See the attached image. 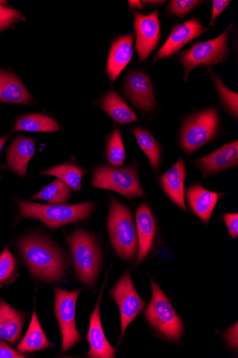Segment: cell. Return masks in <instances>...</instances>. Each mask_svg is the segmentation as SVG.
I'll use <instances>...</instances> for the list:
<instances>
[{
    "label": "cell",
    "mask_w": 238,
    "mask_h": 358,
    "mask_svg": "<svg viewBox=\"0 0 238 358\" xmlns=\"http://www.w3.org/2000/svg\"><path fill=\"white\" fill-rule=\"evenodd\" d=\"M133 34L119 36L113 43L107 60V74L112 81L116 80L133 57Z\"/></svg>",
    "instance_id": "cell-18"
},
{
    "label": "cell",
    "mask_w": 238,
    "mask_h": 358,
    "mask_svg": "<svg viewBox=\"0 0 238 358\" xmlns=\"http://www.w3.org/2000/svg\"><path fill=\"white\" fill-rule=\"evenodd\" d=\"M101 106L119 124H129L138 120L137 115L115 92H107L101 100Z\"/></svg>",
    "instance_id": "cell-23"
},
{
    "label": "cell",
    "mask_w": 238,
    "mask_h": 358,
    "mask_svg": "<svg viewBox=\"0 0 238 358\" xmlns=\"http://www.w3.org/2000/svg\"><path fill=\"white\" fill-rule=\"evenodd\" d=\"M92 185L96 188L114 191L128 199L140 198L144 194L138 173L132 167L101 166L94 173Z\"/></svg>",
    "instance_id": "cell-8"
},
{
    "label": "cell",
    "mask_w": 238,
    "mask_h": 358,
    "mask_svg": "<svg viewBox=\"0 0 238 358\" xmlns=\"http://www.w3.org/2000/svg\"><path fill=\"white\" fill-rule=\"evenodd\" d=\"M52 346L47 339L38 320L37 313H33L29 329L17 345L20 352H32L50 348Z\"/></svg>",
    "instance_id": "cell-24"
},
{
    "label": "cell",
    "mask_w": 238,
    "mask_h": 358,
    "mask_svg": "<svg viewBox=\"0 0 238 358\" xmlns=\"http://www.w3.org/2000/svg\"><path fill=\"white\" fill-rule=\"evenodd\" d=\"M35 154V142L27 137H19L13 141L8 150V166L13 173L24 177L29 162Z\"/></svg>",
    "instance_id": "cell-21"
},
{
    "label": "cell",
    "mask_w": 238,
    "mask_h": 358,
    "mask_svg": "<svg viewBox=\"0 0 238 358\" xmlns=\"http://www.w3.org/2000/svg\"><path fill=\"white\" fill-rule=\"evenodd\" d=\"M218 129L219 118L216 109L198 112L184 122L180 145L186 153L191 155L215 139Z\"/></svg>",
    "instance_id": "cell-6"
},
{
    "label": "cell",
    "mask_w": 238,
    "mask_h": 358,
    "mask_svg": "<svg viewBox=\"0 0 238 358\" xmlns=\"http://www.w3.org/2000/svg\"><path fill=\"white\" fill-rule=\"evenodd\" d=\"M128 3H129L131 8L143 9L140 1H129Z\"/></svg>",
    "instance_id": "cell-37"
},
{
    "label": "cell",
    "mask_w": 238,
    "mask_h": 358,
    "mask_svg": "<svg viewBox=\"0 0 238 358\" xmlns=\"http://www.w3.org/2000/svg\"><path fill=\"white\" fill-rule=\"evenodd\" d=\"M27 315L0 299V340L15 345L21 337Z\"/></svg>",
    "instance_id": "cell-19"
},
{
    "label": "cell",
    "mask_w": 238,
    "mask_h": 358,
    "mask_svg": "<svg viewBox=\"0 0 238 358\" xmlns=\"http://www.w3.org/2000/svg\"><path fill=\"white\" fill-rule=\"evenodd\" d=\"M31 101V95L17 76L0 71V102L27 105Z\"/></svg>",
    "instance_id": "cell-22"
},
{
    "label": "cell",
    "mask_w": 238,
    "mask_h": 358,
    "mask_svg": "<svg viewBox=\"0 0 238 358\" xmlns=\"http://www.w3.org/2000/svg\"><path fill=\"white\" fill-rule=\"evenodd\" d=\"M230 1L228 0H214L213 11L210 25L213 26L216 20L225 10Z\"/></svg>",
    "instance_id": "cell-36"
},
{
    "label": "cell",
    "mask_w": 238,
    "mask_h": 358,
    "mask_svg": "<svg viewBox=\"0 0 238 358\" xmlns=\"http://www.w3.org/2000/svg\"><path fill=\"white\" fill-rule=\"evenodd\" d=\"M22 18V13L16 10L0 6V31H2Z\"/></svg>",
    "instance_id": "cell-33"
},
{
    "label": "cell",
    "mask_w": 238,
    "mask_h": 358,
    "mask_svg": "<svg viewBox=\"0 0 238 358\" xmlns=\"http://www.w3.org/2000/svg\"><path fill=\"white\" fill-rule=\"evenodd\" d=\"M18 275L17 260L6 248L0 255V287L13 283Z\"/></svg>",
    "instance_id": "cell-29"
},
{
    "label": "cell",
    "mask_w": 238,
    "mask_h": 358,
    "mask_svg": "<svg viewBox=\"0 0 238 358\" xmlns=\"http://www.w3.org/2000/svg\"><path fill=\"white\" fill-rule=\"evenodd\" d=\"M208 30L209 28L204 27L199 19L195 17L174 26L167 41L157 52L154 62L174 55L185 45Z\"/></svg>",
    "instance_id": "cell-13"
},
{
    "label": "cell",
    "mask_w": 238,
    "mask_h": 358,
    "mask_svg": "<svg viewBox=\"0 0 238 358\" xmlns=\"http://www.w3.org/2000/svg\"><path fill=\"white\" fill-rule=\"evenodd\" d=\"M145 4L148 5H156V4H162L165 3V1H144L143 2Z\"/></svg>",
    "instance_id": "cell-39"
},
{
    "label": "cell",
    "mask_w": 238,
    "mask_h": 358,
    "mask_svg": "<svg viewBox=\"0 0 238 358\" xmlns=\"http://www.w3.org/2000/svg\"><path fill=\"white\" fill-rule=\"evenodd\" d=\"M232 24L215 39L195 43L179 56L184 71L185 81L191 71L200 66H213L227 59L229 55L228 38Z\"/></svg>",
    "instance_id": "cell-7"
},
{
    "label": "cell",
    "mask_w": 238,
    "mask_h": 358,
    "mask_svg": "<svg viewBox=\"0 0 238 358\" xmlns=\"http://www.w3.org/2000/svg\"><path fill=\"white\" fill-rule=\"evenodd\" d=\"M107 225L115 251L121 258L132 259L139 245L132 213L124 205L113 198H111Z\"/></svg>",
    "instance_id": "cell-4"
},
{
    "label": "cell",
    "mask_w": 238,
    "mask_h": 358,
    "mask_svg": "<svg viewBox=\"0 0 238 358\" xmlns=\"http://www.w3.org/2000/svg\"><path fill=\"white\" fill-rule=\"evenodd\" d=\"M24 262L33 276L47 282L61 281L67 268L62 252L40 236H28L17 243Z\"/></svg>",
    "instance_id": "cell-1"
},
{
    "label": "cell",
    "mask_w": 238,
    "mask_h": 358,
    "mask_svg": "<svg viewBox=\"0 0 238 358\" xmlns=\"http://www.w3.org/2000/svg\"><path fill=\"white\" fill-rule=\"evenodd\" d=\"M101 292L93 313L89 317V329L87 341L90 350L87 356L91 358H113L116 355V349L107 339L100 317Z\"/></svg>",
    "instance_id": "cell-15"
},
{
    "label": "cell",
    "mask_w": 238,
    "mask_h": 358,
    "mask_svg": "<svg viewBox=\"0 0 238 358\" xmlns=\"http://www.w3.org/2000/svg\"><path fill=\"white\" fill-rule=\"evenodd\" d=\"M195 164L204 177L236 167L238 164V142L224 145L213 153L196 159Z\"/></svg>",
    "instance_id": "cell-14"
},
{
    "label": "cell",
    "mask_w": 238,
    "mask_h": 358,
    "mask_svg": "<svg viewBox=\"0 0 238 358\" xmlns=\"http://www.w3.org/2000/svg\"><path fill=\"white\" fill-rule=\"evenodd\" d=\"M110 295L119 306L123 336L135 317L145 308L146 303L135 289L131 277L126 273L114 285Z\"/></svg>",
    "instance_id": "cell-10"
},
{
    "label": "cell",
    "mask_w": 238,
    "mask_h": 358,
    "mask_svg": "<svg viewBox=\"0 0 238 358\" xmlns=\"http://www.w3.org/2000/svg\"><path fill=\"white\" fill-rule=\"evenodd\" d=\"M140 147L147 156L151 166L158 171L161 165V148L154 137L144 128L131 129Z\"/></svg>",
    "instance_id": "cell-26"
},
{
    "label": "cell",
    "mask_w": 238,
    "mask_h": 358,
    "mask_svg": "<svg viewBox=\"0 0 238 358\" xmlns=\"http://www.w3.org/2000/svg\"><path fill=\"white\" fill-rule=\"evenodd\" d=\"M202 3L204 2L197 1V0H172L168 5L167 10L170 14L182 17Z\"/></svg>",
    "instance_id": "cell-32"
},
{
    "label": "cell",
    "mask_w": 238,
    "mask_h": 358,
    "mask_svg": "<svg viewBox=\"0 0 238 358\" xmlns=\"http://www.w3.org/2000/svg\"><path fill=\"white\" fill-rule=\"evenodd\" d=\"M18 206L20 220L28 217L38 219L53 231L63 225L86 220L93 210L91 202L73 206H47L20 201Z\"/></svg>",
    "instance_id": "cell-2"
},
{
    "label": "cell",
    "mask_w": 238,
    "mask_h": 358,
    "mask_svg": "<svg viewBox=\"0 0 238 358\" xmlns=\"http://www.w3.org/2000/svg\"><path fill=\"white\" fill-rule=\"evenodd\" d=\"M82 289H54V315L62 336V350L66 352L82 341L76 325L77 302Z\"/></svg>",
    "instance_id": "cell-9"
},
{
    "label": "cell",
    "mask_w": 238,
    "mask_h": 358,
    "mask_svg": "<svg viewBox=\"0 0 238 358\" xmlns=\"http://www.w3.org/2000/svg\"><path fill=\"white\" fill-rule=\"evenodd\" d=\"M84 171L72 164H61L42 173V175L55 176L74 190L82 189Z\"/></svg>",
    "instance_id": "cell-28"
},
{
    "label": "cell",
    "mask_w": 238,
    "mask_h": 358,
    "mask_svg": "<svg viewBox=\"0 0 238 358\" xmlns=\"http://www.w3.org/2000/svg\"><path fill=\"white\" fill-rule=\"evenodd\" d=\"M152 299L144 315L151 327L169 341H178L184 324L159 285L151 280Z\"/></svg>",
    "instance_id": "cell-5"
},
{
    "label": "cell",
    "mask_w": 238,
    "mask_h": 358,
    "mask_svg": "<svg viewBox=\"0 0 238 358\" xmlns=\"http://www.w3.org/2000/svg\"><path fill=\"white\" fill-rule=\"evenodd\" d=\"M229 235L232 239L238 236V215L237 213H226L223 216Z\"/></svg>",
    "instance_id": "cell-34"
},
{
    "label": "cell",
    "mask_w": 238,
    "mask_h": 358,
    "mask_svg": "<svg viewBox=\"0 0 238 358\" xmlns=\"http://www.w3.org/2000/svg\"><path fill=\"white\" fill-rule=\"evenodd\" d=\"M70 187L58 179L50 183L31 198L43 200L52 205H64L70 200Z\"/></svg>",
    "instance_id": "cell-27"
},
{
    "label": "cell",
    "mask_w": 238,
    "mask_h": 358,
    "mask_svg": "<svg viewBox=\"0 0 238 358\" xmlns=\"http://www.w3.org/2000/svg\"><path fill=\"white\" fill-rule=\"evenodd\" d=\"M186 193L191 210L202 222H209L222 194L204 189L200 183L188 187Z\"/></svg>",
    "instance_id": "cell-17"
},
{
    "label": "cell",
    "mask_w": 238,
    "mask_h": 358,
    "mask_svg": "<svg viewBox=\"0 0 238 358\" xmlns=\"http://www.w3.org/2000/svg\"><path fill=\"white\" fill-rule=\"evenodd\" d=\"M137 50L141 62H145L159 42L161 25L158 10L149 15L133 13Z\"/></svg>",
    "instance_id": "cell-11"
},
{
    "label": "cell",
    "mask_w": 238,
    "mask_h": 358,
    "mask_svg": "<svg viewBox=\"0 0 238 358\" xmlns=\"http://www.w3.org/2000/svg\"><path fill=\"white\" fill-rule=\"evenodd\" d=\"M186 176L185 162L180 157L177 164L161 178V186L168 198L179 208L186 210L184 182Z\"/></svg>",
    "instance_id": "cell-16"
},
{
    "label": "cell",
    "mask_w": 238,
    "mask_h": 358,
    "mask_svg": "<svg viewBox=\"0 0 238 358\" xmlns=\"http://www.w3.org/2000/svg\"><path fill=\"white\" fill-rule=\"evenodd\" d=\"M27 355L16 351L4 341H0V358H25Z\"/></svg>",
    "instance_id": "cell-35"
},
{
    "label": "cell",
    "mask_w": 238,
    "mask_h": 358,
    "mask_svg": "<svg viewBox=\"0 0 238 358\" xmlns=\"http://www.w3.org/2000/svg\"><path fill=\"white\" fill-rule=\"evenodd\" d=\"M107 157L112 166L120 167L123 166L126 153L121 133L119 129H114L110 138L107 149Z\"/></svg>",
    "instance_id": "cell-31"
},
{
    "label": "cell",
    "mask_w": 238,
    "mask_h": 358,
    "mask_svg": "<svg viewBox=\"0 0 238 358\" xmlns=\"http://www.w3.org/2000/svg\"><path fill=\"white\" fill-rule=\"evenodd\" d=\"M69 246L78 279L84 285H93L98 275L101 255L93 236L83 230H78L66 238Z\"/></svg>",
    "instance_id": "cell-3"
},
{
    "label": "cell",
    "mask_w": 238,
    "mask_h": 358,
    "mask_svg": "<svg viewBox=\"0 0 238 358\" xmlns=\"http://www.w3.org/2000/svg\"><path fill=\"white\" fill-rule=\"evenodd\" d=\"M59 129L60 126L53 118L40 113H35L19 117L13 132L54 133L59 131Z\"/></svg>",
    "instance_id": "cell-25"
},
{
    "label": "cell",
    "mask_w": 238,
    "mask_h": 358,
    "mask_svg": "<svg viewBox=\"0 0 238 358\" xmlns=\"http://www.w3.org/2000/svg\"><path fill=\"white\" fill-rule=\"evenodd\" d=\"M139 255L137 262L147 257L152 248L156 236V224L150 208L146 204L141 205L137 211Z\"/></svg>",
    "instance_id": "cell-20"
},
{
    "label": "cell",
    "mask_w": 238,
    "mask_h": 358,
    "mask_svg": "<svg viewBox=\"0 0 238 358\" xmlns=\"http://www.w3.org/2000/svg\"><path fill=\"white\" fill-rule=\"evenodd\" d=\"M122 92L142 112L150 113L154 110L156 103L154 87L150 78L144 72H131L126 77Z\"/></svg>",
    "instance_id": "cell-12"
},
{
    "label": "cell",
    "mask_w": 238,
    "mask_h": 358,
    "mask_svg": "<svg viewBox=\"0 0 238 358\" xmlns=\"http://www.w3.org/2000/svg\"><path fill=\"white\" fill-rule=\"evenodd\" d=\"M211 80L221 97L225 110L234 118L238 116L237 93L230 90L222 83L219 76L211 72Z\"/></svg>",
    "instance_id": "cell-30"
},
{
    "label": "cell",
    "mask_w": 238,
    "mask_h": 358,
    "mask_svg": "<svg viewBox=\"0 0 238 358\" xmlns=\"http://www.w3.org/2000/svg\"><path fill=\"white\" fill-rule=\"evenodd\" d=\"M6 141H7V138H6V137L0 138V152H1Z\"/></svg>",
    "instance_id": "cell-38"
}]
</instances>
